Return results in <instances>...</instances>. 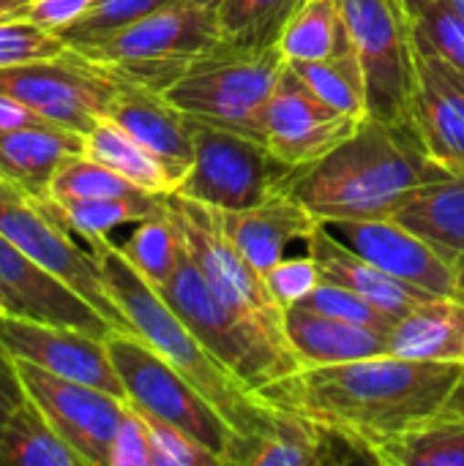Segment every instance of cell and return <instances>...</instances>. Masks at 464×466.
<instances>
[{"label":"cell","instance_id":"52","mask_svg":"<svg viewBox=\"0 0 464 466\" xmlns=\"http://www.w3.org/2000/svg\"><path fill=\"white\" fill-rule=\"evenodd\" d=\"M0 314H8V311H5V306H3V300H0Z\"/></svg>","mask_w":464,"mask_h":466},{"label":"cell","instance_id":"42","mask_svg":"<svg viewBox=\"0 0 464 466\" xmlns=\"http://www.w3.org/2000/svg\"><path fill=\"white\" fill-rule=\"evenodd\" d=\"M93 5V0H27L22 5V11L16 16L46 27L52 33H63L66 27H71L88 8Z\"/></svg>","mask_w":464,"mask_h":466},{"label":"cell","instance_id":"4","mask_svg":"<svg viewBox=\"0 0 464 466\" xmlns=\"http://www.w3.org/2000/svg\"><path fill=\"white\" fill-rule=\"evenodd\" d=\"M159 292L202 347L254 393L304 369L287 341L211 289L186 246L175 273L159 287Z\"/></svg>","mask_w":464,"mask_h":466},{"label":"cell","instance_id":"20","mask_svg":"<svg viewBox=\"0 0 464 466\" xmlns=\"http://www.w3.org/2000/svg\"><path fill=\"white\" fill-rule=\"evenodd\" d=\"M77 156H85V134L55 123L0 131V177L36 202L49 197L52 177Z\"/></svg>","mask_w":464,"mask_h":466},{"label":"cell","instance_id":"16","mask_svg":"<svg viewBox=\"0 0 464 466\" xmlns=\"http://www.w3.org/2000/svg\"><path fill=\"white\" fill-rule=\"evenodd\" d=\"M0 344L14 360H27L55 377L85 382L118 399H126V388L109 358L107 339L101 336L0 314Z\"/></svg>","mask_w":464,"mask_h":466},{"label":"cell","instance_id":"33","mask_svg":"<svg viewBox=\"0 0 464 466\" xmlns=\"http://www.w3.org/2000/svg\"><path fill=\"white\" fill-rule=\"evenodd\" d=\"M120 251L156 289L161 284H167V279L175 273L180 251H183V240L170 216V208L164 205L161 213L137 221V229L120 246Z\"/></svg>","mask_w":464,"mask_h":466},{"label":"cell","instance_id":"53","mask_svg":"<svg viewBox=\"0 0 464 466\" xmlns=\"http://www.w3.org/2000/svg\"><path fill=\"white\" fill-rule=\"evenodd\" d=\"M459 175H464V167H462V172H459Z\"/></svg>","mask_w":464,"mask_h":466},{"label":"cell","instance_id":"25","mask_svg":"<svg viewBox=\"0 0 464 466\" xmlns=\"http://www.w3.org/2000/svg\"><path fill=\"white\" fill-rule=\"evenodd\" d=\"M391 218L454 262L464 248V175H440L416 186Z\"/></svg>","mask_w":464,"mask_h":466},{"label":"cell","instance_id":"34","mask_svg":"<svg viewBox=\"0 0 464 466\" xmlns=\"http://www.w3.org/2000/svg\"><path fill=\"white\" fill-rule=\"evenodd\" d=\"M139 194H153V191L134 186L115 169L88 156H77L57 169V175L49 183L46 199L63 205L77 199H109V197H139Z\"/></svg>","mask_w":464,"mask_h":466},{"label":"cell","instance_id":"8","mask_svg":"<svg viewBox=\"0 0 464 466\" xmlns=\"http://www.w3.org/2000/svg\"><path fill=\"white\" fill-rule=\"evenodd\" d=\"M191 120L194 158L175 194L213 210H241L284 191L293 169L263 139Z\"/></svg>","mask_w":464,"mask_h":466},{"label":"cell","instance_id":"51","mask_svg":"<svg viewBox=\"0 0 464 466\" xmlns=\"http://www.w3.org/2000/svg\"><path fill=\"white\" fill-rule=\"evenodd\" d=\"M0 363H14V358L3 350V344H0Z\"/></svg>","mask_w":464,"mask_h":466},{"label":"cell","instance_id":"7","mask_svg":"<svg viewBox=\"0 0 464 466\" xmlns=\"http://www.w3.org/2000/svg\"><path fill=\"white\" fill-rule=\"evenodd\" d=\"M107 350L126 388L129 404L186 431L202 448L216 453L222 464L230 466V456L241 440L238 431L172 363L134 333H109Z\"/></svg>","mask_w":464,"mask_h":466},{"label":"cell","instance_id":"45","mask_svg":"<svg viewBox=\"0 0 464 466\" xmlns=\"http://www.w3.org/2000/svg\"><path fill=\"white\" fill-rule=\"evenodd\" d=\"M454 298L464 303V248L462 254L454 259Z\"/></svg>","mask_w":464,"mask_h":466},{"label":"cell","instance_id":"28","mask_svg":"<svg viewBox=\"0 0 464 466\" xmlns=\"http://www.w3.org/2000/svg\"><path fill=\"white\" fill-rule=\"evenodd\" d=\"M279 52L287 63L323 60L353 49L339 0H304L279 35Z\"/></svg>","mask_w":464,"mask_h":466},{"label":"cell","instance_id":"40","mask_svg":"<svg viewBox=\"0 0 464 466\" xmlns=\"http://www.w3.org/2000/svg\"><path fill=\"white\" fill-rule=\"evenodd\" d=\"M265 281H268L273 298L284 309H290V306L301 303L320 284V268H317L314 257L306 251L304 257H284L282 262H276L265 273Z\"/></svg>","mask_w":464,"mask_h":466},{"label":"cell","instance_id":"48","mask_svg":"<svg viewBox=\"0 0 464 466\" xmlns=\"http://www.w3.org/2000/svg\"><path fill=\"white\" fill-rule=\"evenodd\" d=\"M449 410H454V412L464 415V377H462V382L457 385V390H454L451 401H449Z\"/></svg>","mask_w":464,"mask_h":466},{"label":"cell","instance_id":"38","mask_svg":"<svg viewBox=\"0 0 464 466\" xmlns=\"http://www.w3.org/2000/svg\"><path fill=\"white\" fill-rule=\"evenodd\" d=\"M413 33L421 46L440 55L464 76V22L446 0L424 11L413 22Z\"/></svg>","mask_w":464,"mask_h":466},{"label":"cell","instance_id":"46","mask_svg":"<svg viewBox=\"0 0 464 466\" xmlns=\"http://www.w3.org/2000/svg\"><path fill=\"white\" fill-rule=\"evenodd\" d=\"M402 3H405V8H407L410 19L416 22L424 11H429L432 5H438V3H443V0H402Z\"/></svg>","mask_w":464,"mask_h":466},{"label":"cell","instance_id":"35","mask_svg":"<svg viewBox=\"0 0 464 466\" xmlns=\"http://www.w3.org/2000/svg\"><path fill=\"white\" fill-rule=\"evenodd\" d=\"M172 3H180V0H93V5L60 35L68 46L93 44Z\"/></svg>","mask_w":464,"mask_h":466},{"label":"cell","instance_id":"36","mask_svg":"<svg viewBox=\"0 0 464 466\" xmlns=\"http://www.w3.org/2000/svg\"><path fill=\"white\" fill-rule=\"evenodd\" d=\"M295 306L325 314V317H334V319H345V322L366 325V328H375V330H386V333H391V328L397 325L394 317H388L383 309H377L375 303H369L358 292H353V289H347L342 284L325 281V279H320V284Z\"/></svg>","mask_w":464,"mask_h":466},{"label":"cell","instance_id":"2","mask_svg":"<svg viewBox=\"0 0 464 466\" xmlns=\"http://www.w3.org/2000/svg\"><path fill=\"white\" fill-rule=\"evenodd\" d=\"M451 175L438 167L410 128L366 117L350 139L325 158L287 177L290 191L320 221L391 218L397 205L421 183Z\"/></svg>","mask_w":464,"mask_h":466},{"label":"cell","instance_id":"50","mask_svg":"<svg viewBox=\"0 0 464 466\" xmlns=\"http://www.w3.org/2000/svg\"><path fill=\"white\" fill-rule=\"evenodd\" d=\"M446 3H449V5L462 16V22H464V0H446Z\"/></svg>","mask_w":464,"mask_h":466},{"label":"cell","instance_id":"12","mask_svg":"<svg viewBox=\"0 0 464 466\" xmlns=\"http://www.w3.org/2000/svg\"><path fill=\"white\" fill-rule=\"evenodd\" d=\"M167 208H170V216L180 232V240H183L189 257L194 259V265L200 268V273L205 276L211 289L222 300L235 306L238 311L260 319L273 336L287 341L284 306L273 298V292L265 281V273H260L230 243V238L216 224L211 208H205L189 197H180V194H170Z\"/></svg>","mask_w":464,"mask_h":466},{"label":"cell","instance_id":"14","mask_svg":"<svg viewBox=\"0 0 464 466\" xmlns=\"http://www.w3.org/2000/svg\"><path fill=\"white\" fill-rule=\"evenodd\" d=\"M361 123L364 120L328 106L287 63L263 115V142L295 172L325 158L350 139Z\"/></svg>","mask_w":464,"mask_h":466},{"label":"cell","instance_id":"1","mask_svg":"<svg viewBox=\"0 0 464 466\" xmlns=\"http://www.w3.org/2000/svg\"><path fill=\"white\" fill-rule=\"evenodd\" d=\"M464 363H424L397 355L334 366H304L260 396L356 442L375 464V448L443 412Z\"/></svg>","mask_w":464,"mask_h":466},{"label":"cell","instance_id":"44","mask_svg":"<svg viewBox=\"0 0 464 466\" xmlns=\"http://www.w3.org/2000/svg\"><path fill=\"white\" fill-rule=\"evenodd\" d=\"M36 123H46L41 115H36L30 106H25L22 101L0 93V131H11V128H22V126H36Z\"/></svg>","mask_w":464,"mask_h":466},{"label":"cell","instance_id":"18","mask_svg":"<svg viewBox=\"0 0 464 466\" xmlns=\"http://www.w3.org/2000/svg\"><path fill=\"white\" fill-rule=\"evenodd\" d=\"M0 300L8 314L77 328L90 336L107 339L118 333L85 298H79L68 284L33 262L22 248H16L0 232Z\"/></svg>","mask_w":464,"mask_h":466},{"label":"cell","instance_id":"41","mask_svg":"<svg viewBox=\"0 0 464 466\" xmlns=\"http://www.w3.org/2000/svg\"><path fill=\"white\" fill-rule=\"evenodd\" d=\"M107 466H150V437L145 415L126 401L123 420L115 431L109 445V464Z\"/></svg>","mask_w":464,"mask_h":466},{"label":"cell","instance_id":"6","mask_svg":"<svg viewBox=\"0 0 464 466\" xmlns=\"http://www.w3.org/2000/svg\"><path fill=\"white\" fill-rule=\"evenodd\" d=\"M284 66L279 46L235 49L222 44L161 96L189 117L263 139V115Z\"/></svg>","mask_w":464,"mask_h":466},{"label":"cell","instance_id":"11","mask_svg":"<svg viewBox=\"0 0 464 466\" xmlns=\"http://www.w3.org/2000/svg\"><path fill=\"white\" fill-rule=\"evenodd\" d=\"M0 232L33 262L85 298L118 333H134L131 322L109 295L93 251L85 254L71 240V232L60 227L41 202L30 199L5 177H0Z\"/></svg>","mask_w":464,"mask_h":466},{"label":"cell","instance_id":"21","mask_svg":"<svg viewBox=\"0 0 464 466\" xmlns=\"http://www.w3.org/2000/svg\"><path fill=\"white\" fill-rule=\"evenodd\" d=\"M104 117H109L137 142L159 153L183 175L189 172L194 158L191 120L178 106H172L161 93L120 82V90L112 98Z\"/></svg>","mask_w":464,"mask_h":466},{"label":"cell","instance_id":"22","mask_svg":"<svg viewBox=\"0 0 464 466\" xmlns=\"http://www.w3.org/2000/svg\"><path fill=\"white\" fill-rule=\"evenodd\" d=\"M284 333L301 366H334L388 352V333L334 319L301 306L284 309Z\"/></svg>","mask_w":464,"mask_h":466},{"label":"cell","instance_id":"15","mask_svg":"<svg viewBox=\"0 0 464 466\" xmlns=\"http://www.w3.org/2000/svg\"><path fill=\"white\" fill-rule=\"evenodd\" d=\"M320 229L429 298H454V262L394 218H325Z\"/></svg>","mask_w":464,"mask_h":466},{"label":"cell","instance_id":"32","mask_svg":"<svg viewBox=\"0 0 464 466\" xmlns=\"http://www.w3.org/2000/svg\"><path fill=\"white\" fill-rule=\"evenodd\" d=\"M290 66L328 106H334L356 120L369 117L366 76H364V66L353 49L345 55L323 57V60H304V63H290Z\"/></svg>","mask_w":464,"mask_h":466},{"label":"cell","instance_id":"13","mask_svg":"<svg viewBox=\"0 0 464 466\" xmlns=\"http://www.w3.org/2000/svg\"><path fill=\"white\" fill-rule=\"evenodd\" d=\"M27 399L41 410L63 442L79 453L85 466L109 464V445L126 412V399L101 388L55 377L27 360H14Z\"/></svg>","mask_w":464,"mask_h":466},{"label":"cell","instance_id":"26","mask_svg":"<svg viewBox=\"0 0 464 466\" xmlns=\"http://www.w3.org/2000/svg\"><path fill=\"white\" fill-rule=\"evenodd\" d=\"M85 156L115 169L134 186L153 191V194H164V197L175 194L183 180L180 169H175L170 161H164L159 153H153L142 142H137L109 117H101L85 134Z\"/></svg>","mask_w":464,"mask_h":466},{"label":"cell","instance_id":"47","mask_svg":"<svg viewBox=\"0 0 464 466\" xmlns=\"http://www.w3.org/2000/svg\"><path fill=\"white\" fill-rule=\"evenodd\" d=\"M27 0H0V19H8V16H16L22 11Z\"/></svg>","mask_w":464,"mask_h":466},{"label":"cell","instance_id":"29","mask_svg":"<svg viewBox=\"0 0 464 466\" xmlns=\"http://www.w3.org/2000/svg\"><path fill=\"white\" fill-rule=\"evenodd\" d=\"M0 466H85V461L25 399L0 429Z\"/></svg>","mask_w":464,"mask_h":466},{"label":"cell","instance_id":"39","mask_svg":"<svg viewBox=\"0 0 464 466\" xmlns=\"http://www.w3.org/2000/svg\"><path fill=\"white\" fill-rule=\"evenodd\" d=\"M145 423L150 437V466H222L216 453L202 448L186 431L150 415H145Z\"/></svg>","mask_w":464,"mask_h":466},{"label":"cell","instance_id":"27","mask_svg":"<svg viewBox=\"0 0 464 466\" xmlns=\"http://www.w3.org/2000/svg\"><path fill=\"white\" fill-rule=\"evenodd\" d=\"M380 466H464V415L443 410L375 448Z\"/></svg>","mask_w":464,"mask_h":466},{"label":"cell","instance_id":"30","mask_svg":"<svg viewBox=\"0 0 464 466\" xmlns=\"http://www.w3.org/2000/svg\"><path fill=\"white\" fill-rule=\"evenodd\" d=\"M170 197V194H167ZM164 194H139V197H109V199H77V202H49L41 199L46 213L66 227L68 232L90 240L107 238L115 227L137 224L164 210Z\"/></svg>","mask_w":464,"mask_h":466},{"label":"cell","instance_id":"9","mask_svg":"<svg viewBox=\"0 0 464 466\" xmlns=\"http://www.w3.org/2000/svg\"><path fill=\"white\" fill-rule=\"evenodd\" d=\"M353 52L366 76L369 117L410 128L416 33L402 0H339ZM413 131V128H410Z\"/></svg>","mask_w":464,"mask_h":466},{"label":"cell","instance_id":"19","mask_svg":"<svg viewBox=\"0 0 464 466\" xmlns=\"http://www.w3.org/2000/svg\"><path fill=\"white\" fill-rule=\"evenodd\" d=\"M216 224L230 243L260 270L268 273L282 262L293 243H306L320 227V218L301 205L290 191H279L260 205L241 210H213Z\"/></svg>","mask_w":464,"mask_h":466},{"label":"cell","instance_id":"23","mask_svg":"<svg viewBox=\"0 0 464 466\" xmlns=\"http://www.w3.org/2000/svg\"><path fill=\"white\" fill-rule=\"evenodd\" d=\"M306 251L314 257V262L320 268V279L334 281V284H342V287L358 292L361 298H366L369 303H375L377 309H383L397 322L407 311H413L421 300L429 298L421 289H416V287L394 279L391 273L380 270L369 259L358 257L356 251L345 248L342 243H336L334 238H328L320 227L312 235Z\"/></svg>","mask_w":464,"mask_h":466},{"label":"cell","instance_id":"17","mask_svg":"<svg viewBox=\"0 0 464 466\" xmlns=\"http://www.w3.org/2000/svg\"><path fill=\"white\" fill-rule=\"evenodd\" d=\"M410 128L424 153L451 175L464 167V76L416 41Z\"/></svg>","mask_w":464,"mask_h":466},{"label":"cell","instance_id":"43","mask_svg":"<svg viewBox=\"0 0 464 466\" xmlns=\"http://www.w3.org/2000/svg\"><path fill=\"white\" fill-rule=\"evenodd\" d=\"M25 399L27 393L22 388V380L16 377L14 363H0V429Z\"/></svg>","mask_w":464,"mask_h":466},{"label":"cell","instance_id":"5","mask_svg":"<svg viewBox=\"0 0 464 466\" xmlns=\"http://www.w3.org/2000/svg\"><path fill=\"white\" fill-rule=\"evenodd\" d=\"M222 44L224 38L216 22V11L180 0L137 19L134 25L101 41L74 49L104 66L123 85L164 93L200 57L211 55Z\"/></svg>","mask_w":464,"mask_h":466},{"label":"cell","instance_id":"37","mask_svg":"<svg viewBox=\"0 0 464 466\" xmlns=\"http://www.w3.org/2000/svg\"><path fill=\"white\" fill-rule=\"evenodd\" d=\"M68 44L60 33L38 27L22 16L0 19V68L63 55Z\"/></svg>","mask_w":464,"mask_h":466},{"label":"cell","instance_id":"3","mask_svg":"<svg viewBox=\"0 0 464 466\" xmlns=\"http://www.w3.org/2000/svg\"><path fill=\"white\" fill-rule=\"evenodd\" d=\"M90 251L101 268L109 295L131 322L134 333L167 363H172L224 415L241 440L254 437L273 420L276 407L246 388L202 347L161 292L123 257L120 246L98 238L90 240Z\"/></svg>","mask_w":464,"mask_h":466},{"label":"cell","instance_id":"49","mask_svg":"<svg viewBox=\"0 0 464 466\" xmlns=\"http://www.w3.org/2000/svg\"><path fill=\"white\" fill-rule=\"evenodd\" d=\"M183 3H191V5H202V8H216L219 0H183Z\"/></svg>","mask_w":464,"mask_h":466},{"label":"cell","instance_id":"24","mask_svg":"<svg viewBox=\"0 0 464 466\" xmlns=\"http://www.w3.org/2000/svg\"><path fill=\"white\" fill-rule=\"evenodd\" d=\"M388 352L424 363H464V303L427 298L388 333Z\"/></svg>","mask_w":464,"mask_h":466},{"label":"cell","instance_id":"31","mask_svg":"<svg viewBox=\"0 0 464 466\" xmlns=\"http://www.w3.org/2000/svg\"><path fill=\"white\" fill-rule=\"evenodd\" d=\"M304 0H219L216 22L227 46L271 49Z\"/></svg>","mask_w":464,"mask_h":466},{"label":"cell","instance_id":"10","mask_svg":"<svg viewBox=\"0 0 464 466\" xmlns=\"http://www.w3.org/2000/svg\"><path fill=\"white\" fill-rule=\"evenodd\" d=\"M120 82L68 46L63 55L0 68V93L22 101L46 123L88 134L109 109Z\"/></svg>","mask_w":464,"mask_h":466}]
</instances>
